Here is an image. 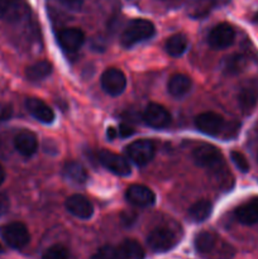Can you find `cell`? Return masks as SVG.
Listing matches in <instances>:
<instances>
[{"instance_id":"cell-1","label":"cell","mask_w":258,"mask_h":259,"mask_svg":"<svg viewBox=\"0 0 258 259\" xmlns=\"http://www.w3.org/2000/svg\"><path fill=\"white\" fill-rule=\"evenodd\" d=\"M195 125L201 133L211 137L234 138L239 132V124L227 123L222 115L212 111L201 113L195 118Z\"/></svg>"},{"instance_id":"cell-2","label":"cell","mask_w":258,"mask_h":259,"mask_svg":"<svg viewBox=\"0 0 258 259\" xmlns=\"http://www.w3.org/2000/svg\"><path fill=\"white\" fill-rule=\"evenodd\" d=\"M192 158L197 166L209 169L218 176H222L223 172L227 169L222 152L211 144L202 143L197 146L192 152Z\"/></svg>"},{"instance_id":"cell-3","label":"cell","mask_w":258,"mask_h":259,"mask_svg":"<svg viewBox=\"0 0 258 259\" xmlns=\"http://www.w3.org/2000/svg\"><path fill=\"white\" fill-rule=\"evenodd\" d=\"M154 25L153 23L147 19H134L126 25L124 32L120 35V43L123 47L131 48L138 45L139 42L149 39L153 37Z\"/></svg>"},{"instance_id":"cell-4","label":"cell","mask_w":258,"mask_h":259,"mask_svg":"<svg viewBox=\"0 0 258 259\" xmlns=\"http://www.w3.org/2000/svg\"><path fill=\"white\" fill-rule=\"evenodd\" d=\"M0 234H2L4 242L13 249H22L30 240L27 227L19 222L9 223L0 228Z\"/></svg>"},{"instance_id":"cell-5","label":"cell","mask_w":258,"mask_h":259,"mask_svg":"<svg viewBox=\"0 0 258 259\" xmlns=\"http://www.w3.org/2000/svg\"><path fill=\"white\" fill-rule=\"evenodd\" d=\"M179 238L168 228H156L149 233L147 238V244L153 252L163 253L168 252L176 247Z\"/></svg>"},{"instance_id":"cell-6","label":"cell","mask_w":258,"mask_h":259,"mask_svg":"<svg viewBox=\"0 0 258 259\" xmlns=\"http://www.w3.org/2000/svg\"><path fill=\"white\" fill-rule=\"evenodd\" d=\"M125 153L132 162L138 166H144L153 159L156 147L149 139H139L125 147Z\"/></svg>"},{"instance_id":"cell-7","label":"cell","mask_w":258,"mask_h":259,"mask_svg":"<svg viewBox=\"0 0 258 259\" xmlns=\"http://www.w3.org/2000/svg\"><path fill=\"white\" fill-rule=\"evenodd\" d=\"M29 7L24 0H0V19L8 23H19L27 19Z\"/></svg>"},{"instance_id":"cell-8","label":"cell","mask_w":258,"mask_h":259,"mask_svg":"<svg viewBox=\"0 0 258 259\" xmlns=\"http://www.w3.org/2000/svg\"><path fill=\"white\" fill-rule=\"evenodd\" d=\"M98 158L99 162L106 169H109L113 174L118 175V176H129L132 174V168L128 159H125L120 154L106 151V149H101L98 153Z\"/></svg>"},{"instance_id":"cell-9","label":"cell","mask_w":258,"mask_h":259,"mask_svg":"<svg viewBox=\"0 0 258 259\" xmlns=\"http://www.w3.org/2000/svg\"><path fill=\"white\" fill-rule=\"evenodd\" d=\"M101 88L108 95L118 96L125 90L126 77L118 68H108L101 75Z\"/></svg>"},{"instance_id":"cell-10","label":"cell","mask_w":258,"mask_h":259,"mask_svg":"<svg viewBox=\"0 0 258 259\" xmlns=\"http://www.w3.org/2000/svg\"><path fill=\"white\" fill-rule=\"evenodd\" d=\"M235 38L234 28L228 23H220L215 25L207 35V42L215 50H224L233 45Z\"/></svg>"},{"instance_id":"cell-11","label":"cell","mask_w":258,"mask_h":259,"mask_svg":"<svg viewBox=\"0 0 258 259\" xmlns=\"http://www.w3.org/2000/svg\"><path fill=\"white\" fill-rule=\"evenodd\" d=\"M143 120L147 125L154 129L166 128L171 123V115L162 105L151 103L147 105L143 113Z\"/></svg>"},{"instance_id":"cell-12","label":"cell","mask_w":258,"mask_h":259,"mask_svg":"<svg viewBox=\"0 0 258 259\" xmlns=\"http://www.w3.org/2000/svg\"><path fill=\"white\" fill-rule=\"evenodd\" d=\"M58 45L65 52L75 53L82 47L85 42V34L78 28H66L58 33Z\"/></svg>"},{"instance_id":"cell-13","label":"cell","mask_w":258,"mask_h":259,"mask_svg":"<svg viewBox=\"0 0 258 259\" xmlns=\"http://www.w3.org/2000/svg\"><path fill=\"white\" fill-rule=\"evenodd\" d=\"M125 197L131 204L141 207L151 206L156 201V195H154V192L149 187L138 184L132 185V186H129L126 189Z\"/></svg>"},{"instance_id":"cell-14","label":"cell","mask_w":258,"mask_h":259,"mask_svg":"<svg viewBox=\"0 0 258 259\" xmlns=\"http://www.w3.org/2000/svg\"><path fill=\"white\" fill-rule=\"evenodd\" d=\"M238 103L245 114H249L258 104V80L245 82L238 94Z\"/></svg>"},{"instance_id":"cell-15","label":"cell","mask_w":258,"mask_h":259,"mask_svg":"<svg viewBox=\"0 0 258 259\" xmlns=\"http://www.w3.org/2000/svg\"><path fill=\"white\" fill-rule=\"evenodd\" d=\"M66 209L73 217L78 219L88 220L93 217L94 206L90 202V200L86 199L82 195H72L66 200Z\"/></svg>"},{"instance_id":"cell-16","label":"cell","mask_w":258,"mask_h":259,"mask_svg":"<svg viewBox=\"0 0 258 259\" xmlns=\"http://www.w3.org/2000/svg\"><path fill=\"white\" fill-rule=\"evenodd\" d=\"M25 108L30 115L34 116L40 123L51 124L55 120V113L43 100L37 98H30L25 101Z\"/></svg>"},{"instance_id":"cell-17","label":"cell","mask_w":258,"mask_h":259,"mask_svg":"<svg viewBox=\"0 0 258 259\" xmlns=\"http://www.w3.org/2000/svg\"><path fill=\"white\" fill-rule=\"evenodd\" d=\"M14 147L22 156L30 157L37 152L38 141L34 133L29 131H22L14 139Z\"/></svg>"},{"instance_id":"cell-18","label":"cell","mask_w":258,"mask_h":259,"mask_svg":"<svg viewBox=\"0 0 258 259\" xmlns=\"http://www.w3.org/2000/svg\"><path fill=\"white\" fill-rule=\"evenodd\" d=\"M235 218L240 224L254 225L258 223V197L239 205L234 211Z\"/></svg>"},{"instance_id":"cell-19","label":"cell","mask_w":258,"mask_h":259,"mask_svg":"<svg viewBox=\"0 0 258 259\" xmlns=\"http://www.w3.org/2000/svg\"><path fill=\"white\" fill-rule=\"evenodd\" d=\"M191 78L184 73H175L169 77L168 83H167V89L168 93L175 98H181V96L186 95L191 89Z\"/></svg>"},{"instance_id":"cell-20","label":"cell","mask_w":258,"mask_h":259,"mask_svg":"<svg viewBox=\"0 0 258 259\" xmlns=\"http://www.w3.org/2000/svg\"><path fill=\"white\" fill-rule=\"evenodd\" d=\"M219 243V238L211 232H201L195 237V249L200 254H210L214 252Z\"/></svg>"},{"instance_id":"cell-21","label":"cell","mask_w":258,"mask_h":259,"mask_svg":"<svg viewBox=\"0 0 258 259\" xmlns=\"http://www.w3.org/2000/svg\"><path fill=\"white\" fill-rule=\"evenodd\" d=\"M52 73V65L47 61H38L25 70V76L29 81H42Z\"/></svg>"},{"instance_id":"cell-22","label":"cell","mask_w":258,"mask_h":259,"mask_svg":"<svg viewBox=\"0 0 258 259\" xmlns=\"http://www.w3.org/2000/svg\"><path fill=\"white\" fill-rule=\"evenodd\" d=\"M63 175H65L66 179L70 182L75 185H82L85 184L86 180H88V174H86V169L83 168V166H81L77 162H68L63 167Z\"/></svg>"},{"instance_id":"cell-23","label":"cell","mask_w":258,"mask_h":259,"mask_svg":"<svg viewBox=\"0 0 258 259\" xmlns=\"http://www.w3.org/2000/svg\"><path fill=\"white\" fill-rule=\"evenodd\" d=\"M121 259H143L144 250L138 242L126 239L118 245Z\"/></svg>"},{"instance_id":"cell-24","label":"cell","mask_w":258,"mask_h":259,"mask_svg":"<svg viewBox=\"0 0 258 259\" xmlns=\"http://www.w3.org/2000/svg\"><path fill=\"white\" fill-rule=\"evenodd\" d=\"M187 45H189V42H187L186 35L181 34V33H177V34L171 35L167 39L164 48H166V52L169 56H172V57H179V56H181L186 51Z\"/></svg>"},{"instance_id":"cell-25","label":"cell","mask_w":258,"mask_h":259,"mask_svg":"<svg viewBox=\"0 0 258 259\" xmlns=\"http://www.w3.org/2000/svg\"><path fill=\"white\" fill-rule=\"evenodd\" d=\"M211 210L212 205L210 204V201H207V200H199L194 205H191V207L189 209V217L194 222L202 223L210 217Z\"/></svg>"},{"instance_id":"cell-26","label":"cell","mask_w":258,"mask_h":259,"mask_svg":"<svg viewBox=\"0 0 258 259\" xmlns=\"http://www.w3.org/2000/svg\"><path fill=\"white\" fill-rule=\"evenodd\" d=\"M245 65H247V60L244 56L233 55L225 60L224 70L229 75H234V73H239L245 67Z\"/></svg>"},{"instance_id":"cell-27","label":"cell","mask_w":258,"mask_h":259,"mask_svg":"<svg viewBox=\"0 0 258 259\" xmlns=\"http://www.w3.org/2000/svg\"><path fill=\"white\" fill-rule=\"evenodd\" d=\"M91 259H121V255L118 247L104 245V247L99 248V249L94 253Z\"/></svg>"},{"instance_id":"cell-28","label":"cell","mask_w":258,"mask_h":259,"mask_svg":"<svg viewBox=\"0 0 258 259\" xmlns=\"http://www.w3.org/2000/svg\"><path fill=\"white\" fill-rule=\"evenodd\" d=\"M42 259H68V250L61 244H55L45 250Z\"/></svg>"},{"instance_id":"cell-29","label":"cell","mask_w":258,"mask_h":259,"mask_svg":"<svg viewBox=\"0 0 258 259\" xmlns=\"http://www.w3.org/2000/svg\"><path fill=\"white\" fill-rule=\"evenodd\" d=\"M230 157H232V161L234 162V164L237 166V168L239 169V171L244 172V174L248 172V169H249V163H248L244 154L240 153V152L238 151H233L232 153H230Z\"/></svg>"},{"instance_id":"cell-30","label":"cell","mask_w":258,"mask_h":259,"mask_svg":"<svg viewBox=\"0 0 258 259\" xmlns=\"http://www.w3.org/2000/svg\"><path fill=\"white\" fill-rule=\"evenodd\" d=\"M10 202L8 199L7 195L4 192H0V217H3L4 214H7L8 210H9Z\"/></svg>"},{"instance_id":"cell-31","label":"cell","mask_w":258,"mask_h":259,"mask_svg":"<svg viewBox=\"0 0 258 259\" xmlns=\"http://www.w3.org/2000/svg\"><path fill=\"white\" fill-rule=\"evenodd\" d=\"M58 3H61L63 7L68 8V9H78L82 5L83 0H58Z\"/></svg>"},{"instance_id":"cell-32","label":"cell","mask_w":258,"mask_h":259,"mask_svg":"<svg viewBox=\"0 0 258 259\" xmlns=\"http://www.w3.org/2000/svg\"><path fill=\"white\" fill-rule=\"evenodd\" d=\"M133 133H134V129L132 128V126L126 125V124H121V125L119 126L118 134L120 137H124V138H125V137L132 136V134H133Z\"/></svg>"},{"instance_id":"cell-33","label":"cell","mask_w":258,"mask_h":259,"mask_svg":"<svg viewBox=\"0 0 258 259\" xmlns=\"http://www.w3.org/2000/svg\"><path fill=\"white\" fill-rule=\"evenodd\" d=\"M108 138L109 139H114L116 136H118V131H116L115 128H113V126H110V128H108Z\"/></svg>"},{"instance_id":"cell-34","label":"cell","mask_w":258,"mask_h":259,"mask_svg":"<svg viewBox=\"0 0 258 259\" xmlns=\"http://www.w3.org/2000/svg\"><path fill=\"white\" fill-rule=\"evenodd\" d=\"M5 180V169L3 168V166H0V185L4 182Z\"/></svg>"},{"instance_id":"cell-35","label":"cell","mask_w":258,"mask_h":259,"mask_svg":"<svg viewBox=\"0 0 258 259\" xmlns=\"http://www.w3.org/2000/svg\"><path fill=\"white\" fill-rule=\"evenodd\" d=\"M10 114L9 113H4V111H0V119H7L9 118Z\"/></svg>"},{"instance_id":"cell-36","label":"cell","mask_w":258,"mask_h":259,"mask_svg":"<svg viewBox=\"0 0 258 259\" xmlns=\"http://www.w3.org/2000/svg\"><path fill=\"white\" fill-rule=\"evenodd\" d=\"M3 252V247H2V244H0V253Z\"/></svg>"}]
</instances>
